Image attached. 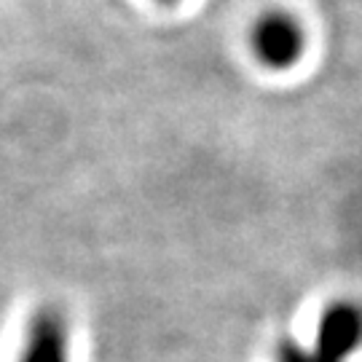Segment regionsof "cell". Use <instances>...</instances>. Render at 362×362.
Wrapping results in <instances>:
<instances>
[{
	"label": "cell",
	"mask_w": 362,
	"mask_h": 362,
	"mask_svg": "<svg viewBox=\"0 0 362 362\" xmlns=\"http://www.w3.org/2000/svg\"><path fill=\"white\" fill-rule=\"evenodd\" d=\"M250 52L266 70H290L306 54V33L290 13H263L250 30Z\"/></svg>",
	"instance_id": "1"
},
{
	"label": "cell",
	"mask_w": 362,
	"mask_h": 362,
	"mask_svg": "<svg viewBox=\"0 0 362 362\" xmlns=\"http://www.w3.org/2000/svg\"><path fill=\"white\" fill-rule=\"evenodd\" d=\"M156 3H161V6H172V3H180V0H156Z\"/></svg>",
	"instance_id": "4"
},
{
	"label": "cell",
	"mask_w": 362,
	"mask_h": 362,
	"mask_svg": "<svg viewBox=\"0 0 362 362\" xmlns=\"http://www.w3.org/2000/svg\"><path fill=\"white\" fill-rule=\"evenodd\" d=\"M16 362H70V322L57 306L30 317Z\"/></svg>",
	"instance_id": "3"
},
{
	"label": "cell",
	"mask_w": 362,
	"mask_h": 362,
	"mask_svg": "<svg viewBox=\"0 0 362 362\" xmlns=\"http://www.w3.org/2000/svg\"><path fill=\"white\" fill-rule=\"evenodd\" d=\"M362 346V303L341 298L327 303L317 322L311 362H349Z\"/></svg>",
	"instance_id": "2"
}]
</instances>
